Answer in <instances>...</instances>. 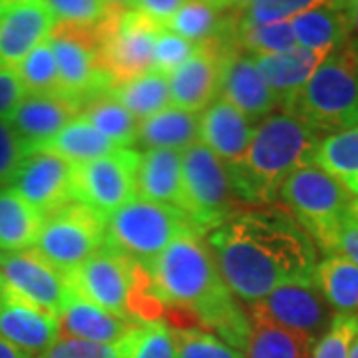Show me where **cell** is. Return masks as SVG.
<instances>
[{"label": "cell", "instance_id": "obj_52", "mask_svg": "<svg viewBox=\"0 0 358 358\" xmlns=\"http://www.w3.org/2000/svg\"><path fill=\"white\" fill-rule=\"evenodd\" d=\"M110 8H126L129 0H106Z\"/></svg>", "mask_w": 358, "mask_h": 358}, {"label": "cell", "instance_id": "obj_6", "mask_svg": "<svg viewBox=\"0 0 358 358\" xmlns=\"http://www.w3.org/2000/svg\"><path fill=\"white\" fill-rule=\"evenodd\" d=\"M245 205L235 189L229 167L209 152L201 141L181 152V199L179 211L193 229L203 233L219 229L239 215Z\"/></svg>", "mask_w": 358, "mask_h": 358}, {"label": "cell", "instance_id": "obj_4", "mask_svg": "<svg viewBox=\"0 0 358 358\" xmlns=\"http://www.w3.org/2000/svg\"><path fill=\"white\" fill-rule=\"evenodd\" d=\"M70 291L134 324L166 319V305L157 299L148 267L103 245L66 273Z\"/></svg>", "mask_w": 358, "mask_h": 358}, {"label": "cell", "instance_id": "obj_29", "mask_svg": "<svg viewBox=\"0 0 358 358\" xmlns=\"http://www.w3.org/2000/svg\"><path fill=\"white\" fill-rule=\"evenodd\" d=\"M235 24L237 13H219L205 0H185L166 28L199 46L231 32Z\"/></svg>", "mask_w": 358, "mask_h": 358}, {"label": "cell", "instance_id": "obj_40", "mask_svg": "<svg viewBox=\"0 0 358 358\" xmlns=\"http://www.w3.org/2000/svg\"><path fill=\"white\" fill-rule=\"evenodd\" d=\"M56 24L96 26L110 13L106 0H42Z\"/></svg>", "mask_w": 358, "mask_h": 358}, {"label": "cell", "instance_id": "obj_32", "mask_svg": "<svg viewBox=\"0 0 358 358\" xmlns=\"http://www.w3.org/2000/svg\"><path fill=\"white\" fill-rule=\"evenodd\" d=\"M82 117L114 143L115 148H129L138 141V120L129 114L110 92L92 98L82 108Z\"/></svg>", "mask_w": 358, "mask_h": 358}, {"label": "cell", "instance_id": "obj_34", "mask_svg": "<svg viewBox=\"0 0 358 358\" xmlns=\"http://www.w3.org/2000/svg\"><path fill=\"white\" fill-rule=\"evenodd\" d=\"M313 166L338 181H350L358 173V126L329 134L319 141Z\"/></svg>", "mask_w": 358, "mask_h": 358}, {"label": "cell", "instance_id": "obj_10", "mask_svg": "<svg viewBox=\"0 0 358 358\" xmlns=\"http://www.w3.org/2000/svg\"><path fill=\"white\" fill-rule=\"evenodd\" d=\"M50 44L60 78V92L82 103L112 90L100 62V30L96 26L54 24Z\"/></svg>", "mask_w": 358, "mask_h": 358}, {"label": "cell", "instance_id": "obj_56", "mask_svg": "<svg viewBox=\"0 0 358 358\" xmlns=\"http://www.w3.org/2000/svg\"><path fill=\"white\" fill-rule=\"evenodd\" d=\"M0 291H2V275H0Z\"/></svg>", "mask_w": 358, "mask_h": 358}, {"label": "cell", "instance_id": "obj_51", "mask_svg": "<svg viewBox=\"0 0 358 358\" xmlns=\"http://www.w3.org/2000/svg\"><path fill=\"white\" fill-rule=\"evenodd\" d=\"M345 185H346V189H348V192L352 193V195H357V197H358V173H357V176H355V178L350 179V181H346Z\"/></svg>", "mask_w": 358, "mask_h": 358}, {"label": "cell", "instance_id": "obj_31", "mask_svg": "<svg viewBox=\"0 0 358 358\" xmlns=\"http://www.w3.org/2000/svg\"><path fill=\"white\" fill-rule=\"evenodd\" d=\"M110 94L138 122L171 106L169 78L157 74V72H148V74H141L129 82L117 84L110 90Z\"/></svg>", "mask_w": 358, "mask_h": 358}, {"label": "cell", "instance_id": "obj_33", "mask_svg": "<svg viewBox=\"0 0 358 358\" xmlns=\"http://www.w3.org/2000/svg\"><path fill=\"white\" fill-rule=\"evenodd\" d=\"M315 341L263 320H251L247 358H310Z\"/></svg>", "mask_w": 358, "mask_h": 358}, {"label": "cell", "instance_id": "obj_43", "mask_svg": "<svg viewBox=\"0 0 358 358\" xmlns=\"http://www.w3.org/2000/svg\"><path fill=\"white\" fill-rule=\"evenodd\" d=\"M28 155L22 140L16 136L8 120H0V187L10 185L14 173Z\"/></svg>", "mask_w": 358, "mask_h": 358}, {"label": "cell", "instance_id": "obj_18", "mask_svg": "<svg viewBox=\"0 0 358 358\" xmlns=\"http://www.w3.org/2000/svg\"><path fill=\"white\" fill-rule=\"evenodd\" d=\"M219 98L235 106L255 126L279 108L273 92L257 70L255 58L239 46L225 52L221 58Z\"/></svg>", "mask_w": 358, "mask_h": 358}, {"label": "cell", "instance_id": "obj_53", "mask_svg": "<svg viewBox=\"0 0 358 358\" xmlns=\"http://www.w3.org/2000/svg\"><path fill=\"white\" fill-rule=\"evenodd\" d=\"M350 358H358V336L352 341V345H350Z\"/></svg>", "mask_w": 358, "mask_h": 358}, {"label": "cell", "instance_id": "obj_8", "mask_svg": "<svg viewBox=\"0 0 358 358\" xmlns=\"http://www.w3.org/2000/svg\"><path fill=\"white\" fill-rule=\"evenodd\" d=\"M279 199L294 221L307 231L313 243L322 249L334 225L350 211L352 193L343 181L317 166H305L287 178Z\"/></svg>", "mask_w": 358, "mask_h": 358}, {"label": "cell", "instance_id": "obj_3", "mask_svg": "<svg viewBox=\"0 0 358 358\" xmlns=\"http://www.w3.org/2000/svg\"><path fill=\"white\" fill-rule=\"evenodd\" d=\"M322 140L299 117L273 112L255 126L251 145L237 167H229L235 189L245 205H265L279 199L282 183L296 169L313 166Z\"/></svg>", "mask_w": 358, "mask_h": 358}, {"label": "cell", "instance_id": "obj_19", "mask_svg": "<svg viewBox=\"0 0 358 358\" xmlns=\"http://www.w3.org/2000/svg\"><path fill=\"white\" fill-rule=\"evenodd\" d=\"M82 114V103L62 92L26 94L8 117L16 136L22 140L28 155L52 140L60 129Z\"/></svg>", "mask_w": 358, "mask_h": 358}, {"label": "cell", "instance_id": "obj_24", "mask_svg": "<svg viewBox=\"0 0 358 358\" xmlns=\"http://www.w3.org/2000/svg\"><path fill=\"white\" fill-rule=\"evenodd\" d=\"M291 26L299 48L331 54L348 40L350 4L327 0L324 4L294 16Z\"/></svg>", "mask_w": 358, "mask_h": 358}, {"label": "cell", "instance_id": "obj_14", "mask_svg": "<svg viewBox=\"0 0 358 358\" xmlns=\"http://www.w3.org/2000/svg\"><path fill=\"white\" fill-rule=\"evenodd\" d=\"M0 275L4 289L54 315L72 293L64 271L54 267L34 247L0 253Z\"/></svg>", "mask_w": 358, "mask_h": 358}, {"label": "cell", "instance_id": "obj_2", "mask_svg": "<svg viewBox=\"0 0 358 358\" xmlns=\"http://www.w3.org/2000/svg\"><path fill=\"white\" fill-rule=\"evenodd\" d=\"M145 267L166 308L192 313L201 331H215V336L237 350L247 348L251 320L235 305L219 275L213 251L199 231H181Z\"/></svg>", "mask_w": 358, "mask_h": 358}, {"label": "cell", "instance_id": "obj_7", "mask_svg": "<svg viewBox=\"0 0 358 358\" xmlns=\"http://www.w3.org/2000/svg\"><path fill=\"white\" fill-rule=\"evenodd\" d=\"M187 227L178 207L136 197L108 217L106 245L148 265Z\"/></svg>", "mask_w": 358, "mask_h": 358}, {"label": "cell", "instance_id": "obj_28", "mask_svg": "<svg viewBox=\"0 0 358 358\" xmlns=\"http://www.w3.org/2000/svg\"><path fill=\"white\" fill-rule=\"evenodd\" d=\"M313 282L336 315H358V267L343 255L317 263Z\"/></svg>", "mask_w": 358, "mask_h": 358}, {"label": "cell", "instance_id": "obj_21", "mask_svg": "<svg viewBox=\"0 0 358 358\" xmlns=\"http://www.w3.org/2000/svg\"><path fill=\"white\" fill-rule=\"evenodd\" d=\"M253 134L255 124L223 98L199 114V141L227 167H237L243 162Z\"/></svg>", "mask_w": 358, "mask_h": 358}, {"label": "cell", "instance_id": "obj_57", "mask_svg": "<svg viewBox=\"0 0 358 358\" xmlns=\"http://www.w3.org/2000/svg\"><path fill=\"white\" fill-rule=\"evenodd\" d=\"M0 2H4V0H0Z\"/></svg>", "mask_w": 358, "mask_h": 358}, {"label": "cell", "instance_id": "obj_20", "mask_svg": "<svg viewBox=\"0 0 358 358\" xmlns=\"http://www.w3.org/2000/svg\"><path fill=\"white\" fill-rule=\"evenodd\" d=\"M0 336L30 358H38L60 338L58 317L2 287Z\"/></svg>", "mask_w": 358, "mask_h": 358}, {"label": "cell", "instance_id": "obj_36", "mask_svg": "<svg viewBox=\"0 0 358 358\" xmlns=\"http://www.w3.org/2000/svg\"><path fill=\"white\" fill-rule=\"evenodd\" d=\"M237 46L251 56L281 54L296 48V40L291 22H273V24L235 26Z\"/></svg>", "mask_w": 358, "mask_h": 358}, {"label": "cell", "instance_id": "obj_12", "mask_svg": "<svg viewBox=\"0 0 358 358\" xmlns=\"http://www.w3.org/2000/svg\"><path fill=\"white\" fill-rule=\"evenodd\" d=\"M140 154L117 148L112 154L74 166V201L88 205L110 217L122 205L136 199V176Z\"/></svg>", "mask_w": 358, "mask_h": 358}, {"label": "cell", "instance_id": "obj_54", "mask_svg": "<svg viewBox=\"0 0 358 358\" xmlns=\"http://www.w3.org/2000/svg\"><path fill=\"white\" fill-rule=\"evenodd\" d=\"M350 211H352V215L358 219V197L352 199V205H350Z\"/></svg>", "mask_w": 358, "mask_h": 358}, {"label": "cell", "instance_id": "obj_49", "mask_svg": "<svg viewBox=\"0 0 358 358\" xmlns=\"http://www.w3.org/2000/svg\"><path fill=\"white\" fill-rule=\"evenodd\" d=\"M346 44H350L358 52V0L350 4V28H348Z\"/></svg>", "mask_w": 358, "mask_h": 358}, {"label": "cell", "instance_id": "obj_9", "mask_svg": "<svg viewBox=\"0 0 358 358\" xmlns=\"http://www.w3.org/2000/svg\"><path fill=\"white\" fill-rule=\"evenodd\" d=\"M98 30L100 62L114 86L152 72L155 40L164 26L136 10L110 8Z\"/></svg>", "mask_w": 358, "mask_h": 358}, {"label": "cell", "instance_id": "obj_5", "mask_svg": "<svg viewBox=\"0 0 358 358\" xmlns=\"http://www.w3.org/2000/svg\"><path fill=\"white\" fill-rule=\"evenodd\" d=\"M285 112L322 138L358 126V52L346 42L331 52Z\"/></svg>", "mask_w": 358, "mask_h": 358}, {"label": "cell", "instance_id": "obj_38", "mask_svg": "<svg viewBox=\"0 0 358 358\" xmlns=\"http://www.w3.org/2000/svg\"><path fill=\"white\" fill-rule=\"evenodd\" d=\"M327 0H253L245 10L237 13V24L257 26L273 22H291L294 16L307 13Z\"/></svg>", "mask_w": 358, "mask_h": 358}, {"label": "cell", "instance_id": "obj_25", "mask_svg": "<svg viewBox=\"0 0 358 358\" xmlns=\"http://www.w3.org/2000/svg\"><path fill=\"white\" fill-rule=\"evenodd\" d=\"M136 197L154 203L173 205L181 199V152L145 150L140 154Z\"/></svg>", "mask_w": 358, "mask_h": 358}, {"label": "cell", "instance_id": "obj_50", "mask_svg": "<svg viewBox=\"0 0 358 358\" xmlns=\"http://www.w3.org/2000/svg\"><path fill=\"white\" fill-rule=\"evenodd\" d=\"M0 358H30L28 355H24L20 348H16L14 345H10L8 341H4L0 336Z\"/></svg>", "mask_w": 358, "mask_h": 358}, {"label": "cell", "instance_id": "obj_26", "mask_svg": "<svg viewBox=\"0 0 358 358\" xmlns=\"http://www.w3.org/2000/svg\"><path fill=\"white\" fill-rule=\"evenodd\" d=\"M199 141V114L167 106L138 124V141L148 150L185 152Z\"/></svg>", "mask_w": 358, "mask_h": 358}, {"label": "cell", "instance_id": "obj_1", "mask_svg": "<svg viewBox=\"0 0 358 358\" xmlns=\"http://www.w3.org/2000/svg\"><path fill=\"white\" fill-rule=\"evenodd\" d=\"M207 243L231 294L251 305L281 285L313 282L317 249L289 211L247 209L211 231Z\"/></svg>", "mask_w": 358, "mask_h": 358}, {"label": "cell", "instance_id": "obj_17", "mask_svg": "<svg viewBox=\"0 0 358 358\" xmlns=\"http://www.w3.org/2000/svg\"><path fill=\"white\" fill-rule=\"evenodd\" d=\"M54 24L42 0L0 2V66L16 70L30 52L50 38Z\"/></svg>", "mask_w": 358, "mask_h": 358}, {"label": "cell", "instance_id": "obj_27", "mask_svg": "<svg viewBox=\"0 0 358 358\" xmlns=\"http://www.w3.org/2000/svg\"><path fill=\"white\" fill-rule=\"evenodd\" d=\"M46 215L13 187H0V253L24 251L36 245Z\"/></svg>", "mask_w": 358, "mask_h": 358}, {"label": "cell", "instance_id": "obj_44", "mask_svg": "<svg viewBox=\"0 0 358 358\" xmlns=\"http://www.w3.org/2000/svg\"><path fill=\"white\" fill-rule=\"evenodd\" d=\"M324 255H343L358 267V219L348 211L334 225L327 243L322 245Z\"/></svg>", "mask_w": 358, "mask_h": 358}, {"label": "cell", "instance_id": "obj_22", "mask_svg": "<svg viewBox=\"0 0 358 358\" xmlns=\"http://www.w3.org/2000/svg\"><path fill=\"white\" fill-rule=\"evenodd\" d=\"M329 52L307 50V48H293L281 54H267V56H253L257 70L265 80L268 90L273 92L277 106L282 112L289 108L299 96V92L307 86L313 74L324 62Z\"/></svg>", "mask_w": 358, "mask_h": 358}, {"label": "cell", "instance_id": "obj_16", "mask_svg": "<svg viewBox=\"0 0 358 358\" xmlns=\"http://www.w3.org/2000/svg\"><path fill=\"white\" fill-rule=\"evenodd\" d=\"M231 46L223 40H209L199 44L185 64L169 76L171 106L201 114L219 98L221 58Z\"/></svg>", "mask_w": 358, "mask_h": 358}, {"label": "cell", "instance_id": "obj_48", "mask_svg": "<svg viewBox=\"0 0 358 358\" xmlns=\"http://www.w3.org/2000/svg\"><path fill=\"white\" fill-rule=\"evenodd\" d=\"M215 6L219 13H241L253 0H205Z\"/></svg>", "mask_w": 358, "mask_h": 358}, {"label": "cell", "instance_id": "obj_41", "mask_svg": "<svg viewBox=\"0 0 358 358\" xmlns=\"http://www.w3.org/2000/svg\"><path fill=\"white\" fill-rule=\"evenodd\" d=\"M358 336V315H334L327 333L313 346L310 358H350V345Z\"/></svg>", "mask_w": 358, "mask_h": 358}, {"label": "cell", "instance_id": "obj_15", "mask_svg": "<svg viewBox=\"0 0 358 358\" xmlns=\"http://www.w3.org/2000/svg\"><path fill=\"white\" fill-rule=\"evenodd\" d=\"M72 181L74 164L50 152H34L26 155L8 187L22 195L40 213L48 215L74 201Z\"/></svg>", "mask_w": 358, "mask_h": 358}, {"label": "cell", "instance_id": "obj_42", "mask_svg": "<svg viewBox=\"0 0 358 358\" xmlns=\"http://www.w3.org/2000/svg\"><path fill=\"white\" fill-rule=\"evenodd\" d=\"M197 50V46L189 40L181 38L179 34L164 28L155 40L154 56H152V72L171 76L178 68L185 64Z\"/></svg>", "mask_w": 358, "mask_h": 358}, {"label": "cell", "instance_id": "obj_55", "mask_svg": "<svg viewBox=\"0 0 358 358\" xmlns=\"http://www.w3.org/2000/svg\"><path fill=\"white\" fill-rule=\"evenodd\" d=\"M341 2H346V4H352L355 0H341Z\"/></svg>", "mask_w": 358, "mask_h": 358}, {"label": "cell", "instance_id": "obj_45", "mask_svg": "<svg viewBox=\"0 0 358 358\" xmlns=\"http://www.w3.org/2000/svg\"><path fill=\"white\" fill-rule=\"evenodd\" d=\"M38 358H115L114 345H98L76 338H58Z\"/></svg>", "mask_w": 358, "mask_h": 358}, {"label": "cell", "instance_id": "obj_13", "mask_svg": "<svg viewBox=\"0 0 358 358\" xmlns=\"http://www.w3.org/2000/svg\"><path fill=\"white\" fill-rule=\"evenodd\" d=\"M251 320H263L319 341L333 322V313L315 282H289L251 305Z\"/></svg>", "mask_w": 358, "mask_h": 358}, {"label": "cell", "instance_id": "obj_30", "mask_svg": "<svg viewBox=\"0 0 358 358\" xmlns=\"http://www.w3.org/2000/svg\"><path fill=\"white\" fill-rule=\"evenodd\" d=\"M115 150L117 148L112 141L103 138L82 115H78L76 120H72L68 126H64L52 140L46 141L38 152H50L78 166V164H86V162L112 154Z\"/></svg>", "mask_w": 358, "mask_h": 358}, {"label": "cell", "instance_id": "obj_23", "mask_svg": "<svg viewBox=\"0 0 358 358\" xmlns=\"http://www.w3.org/2000/svg\"><path fill=\"white\" fill-rule=\"evenodd\" d=\"M56 317L60 338H76L98 345H115L131 327H136L134 322L115 317L76 293L68 294Z\"/></svg>", "mask_w": 358, "mask_h": 358}, {"label": "cell", "instance_id": "obj_11", "mask_svg": "<svg viewBox=\"0 0 358 358\" xmlns=\"http://www.w3.org/2000/svg\"><path fill=\"white\" fill-rule=\"evenodd\" d=\"M108 217L80 201L46 215L34 249L60 271H72L106 245Z\"/></svg>", "mask_w": 358, "mask_h": 358}, {"label": "cell", "instance_id": "obj_39", "mask_svg": "<svg viewBox=\"0 0 358 358\" xmlns=\"http://www.w3.org/2000/svg\"><path fill=\"white\" fill-rule=\"evenodd\" d=\"M178 358H245L213 333L201 329H173Z\"/></svg>", "mask_w": 358, "mask_h": 358}, {"label": "cell", "instance_id": "obj_35", "mask_svg": "<svg viewBox=\"0 0 358 358\" xmlns=\"http://www.w3.org/2000/svg\"><path fill=\"white\" fill-rule=\"evenodd\" d=\"M114 348L115 358H178L173 331L162 320L131 327Z\"/></svg>", "mask_w": 358, "mask_h": 358}, {"label": "cell", "instance_id": "obj_37", "mask_svg": "<svg viewBox=\"0 0 358 358\" xmlns=\"http://www.w3.org/2000/svg\"><path fill=\"white\" fill-rule=\"evenodd\" d=\"M16 74L20 78L26 94H50L60 92L58 64L52 50L50 40H44L34 50L16 66Z\"/></svg>", "mask_w": 358, "mask_h": 358}, {"label": "cell", "instance_id": "obj_46", "mask_svg": "<svg viewBox=\"0 0 358 358\" xmlns=\"http://www.w3.org/2000/svg\"><path fill=\"white\" fill-rule=\"evenodd\" d=\"M24 96L26 90L16 70L0 66V120H8Z\"/></svg>", "mask_w": 358, "mask_h": 358}, {"label": "cell", "instance_id": "obj_47", "mask_svg": "<svg viewBox=\"0 0 358 358\" xmlns=\"http://www.w3.org/2000/svg\"><path fill=\"white\" fill-rule=\"evenodd\" d=\"M183 2L185 0H129L126 8L143 14L150 20L166 28L167 22L173 18V14L178 13Z\"/></svg>", "mask_w": 358, "mask_h": 358}]
</instances>
